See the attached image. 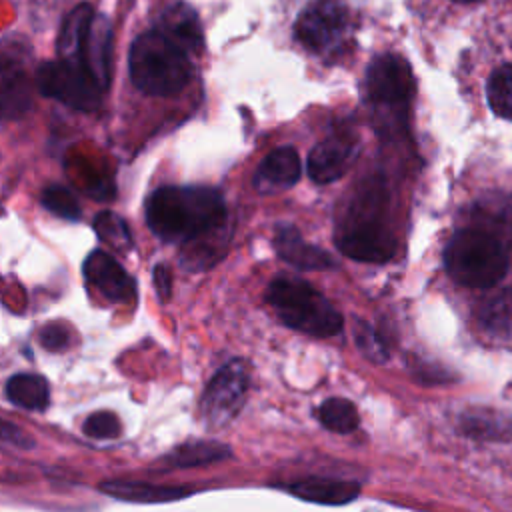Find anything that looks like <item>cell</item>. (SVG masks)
I'll return each instance as SVG.
<instances>
[{
    "label": "cell",
    "mask_w": 512,
    "mask_h": 512,
    "mask_svg": "<svg viewBox=\"0 0 512 512\" xmlns=\"http://www.w3.org/2000/svg\"><path fill=\"white\" fill-rule=\"evenodd\" d=\"M154 284H156V290H158L160 298L166 300V298L170 296V286H172V282H170V270H168L164 264H158V266L154 268Z\"/></svg>",
    "instance_id": "32"
},
{
    "label": "cell",
    "mask_w": 512,
    "mask_h": 512,
    "mask_svg": "<svg viewBox=\"0 0 512 512\" xmlns=\"http://www.w3.org/2000/svg\"><path fill=\"white\" fill-rule=\"evenodd\" d=\"M286 490L306 502L342 506L352 502L360 494V482L332 480V478H306L286 486Z\"/></svg>",
    "instance_id": "16"
},
{
    "label": "cell",
    "mask_w": 512,
    "mask_h": 512,
    "mask_svg": "<svg viewBox=\"0 0 512 512\" xmlns=\"http://www.w3.org/2000/svg\"><path fill=\"white\" fill-rule=\"evenodd\" d=\"M128 66L134 86L150 96L180 92L192 74L188 54L158 30L144 32L134 40Z\"/></svg>",
    "instance_id": "3"
},
{
    "label": "cell",
    "mask_w": 512,
    "mask_h": 512,
    "mask_svg": "<svg viewBox=\"0 0 512 512\" xmlns=\"http://www.w3.org/2000/svg\"><path fill=\"white\" fill-rule=\"evenodd\" d=\"M488 104L500 118L512 120V64L498 66L488 80Z\"/></svg>",
    "instance_id": "24"
},
{
    "label": "cell",
    "mask_w": 512,
    "mask_h": 512,
    "mask_svg": "<svg viewBox=\"0 0 512 512\" xmlns=\"http://www.w3.org/2000/svg\"><path fill=\"white\" fill-rule=\"evenodd\" d=\"M100 490L112 498L124 502H138V504H158V502H172L186 498L192 490L180 486H156L148 482H134V480H106L100 484Z\"/></svg>",
    "instance_id": "18"
},
{
    "label": "cell",
    "mask_w": 512,
    "mask_h": 512,
    "mask_svg": "<svg viewBox=\"0 0 512 512\" xmlns=\"http://www.w3.org/2000/svg\"><path fill=\"white\" fill-rule=\"evenodd\" d=\"M230 456L228 446L220 444V442H212V440H194V442H186L178 448H174L164 460L170 466H202V464H212V462H220L224 458Z\"/></svg>",
    "instance_id": "21"
},
{
    "label": "cell",
    "mask_w": 512,
    "mask_h": 512,
    "mask_svg": "<svg viewBox=\"0 0 512 512\" xmlns=\"http://www.w3.org/2000/svg\"><path fill=\"white\" fill-rule=\"evenodd\" d=\"M112 24L104 14H94L82 44V64L104 92L110 86Z\"/></svg>",
    "instance_id": "13"
},
{
    "label": "cell",
    "mask_w": 512,
    "mask_h": 512,
    "mask_svg": "<svg viewBox=\"0 0 512 512\" xmlns=\"http://www.w3.org/2000/svg\"><path fill=\"white\" fill-rule=\"evenodd\" d=\"M36 88L72 108L90 112L100 106L102 90L82 64L62 60L42 62L34 72Z\"/></svg>",
    "instance_id": "6"
},
{
    "label": "cell",
    "mask_w": 512,
    "mask_h": 512,
    "mask_svg": "<svg viewBox=\"0 0 512 512\" xmlns=\"http://www.w3.org/2000/svg\"><path fill=\"white\" fill-rule=\"evenodd\" d=\"M300 178V158L292 146L272 150L258 166L254 186L260 192H278L290 188Z\"/></svg>",
    "instance_id": "14"
},
{
    "label": "cell",
    "mask_w": 512,
    "mask_h": 512,
    "mask_svg": "<svg viewBox=\"0 0 512 512\" xmlns=\"http://www.w3.org/2000/svg\"><path fill=\"white\" fill-rule=\"evenodd\" d=\"M160 34L182 48L186 54L202 48V28L196 12L186 4H174L160 16Z\"/></svg>",
    "instance_id": "17"
},
{
    "label": "cell",
    "mask_w": 512,
    "mask_h": 512,
    "mask_svg": "<svg viewBox=\"0 0 512 512\" xmlns=\"http://www.w3.org/2000/svg\"><path fill=\"white\" fill-rule=\"evenodd\" d=\"M480 220V230L492 234L494 238H498L502 244L506 240H512V204H502L496 208H488L478 216Z\"/></svg>",
    "instance_id": "26"
},
{
    "label": "cell",
    "mask_w": 512,
    "mask_h": 512,
    "mask_svg": "<svg viewBox=\"0 0 512 512\" xmlns=\"http://www.w3.org/2000/svg\"><path fill=\"white\" fill-rule=\"evenodd\" d=\"M68 330L62 324H48L40 332V342L48 350H62L68 346Z\"/></svg>",
    "instance_id": "31"
},
{
    "label": "cell",
    "mask_w": 512,
    "mask_h": 512,
    "mask_svg": "<svg viewBox=\"0 0 512 512\" xmlns=\"http://www.w3.org/2000/svg\"><path fill=\"white\" fill-rule=\"evenodd\" d=\"M462 430L468 436L484 440H504L512 436V422L494 410H472L462 418Z\"/></svg>",
    "instance_id": "22"
},
{
    "label": "cell",
    "mask_w": 512,
    "mask_h": 512,
    "mask_svg": "<svg viewBox=\"0 0 512 512\" xmlns=\"http://www.w3.org/2000/svg\"><path fill=\"white\" fill-rule=\"evenodd\" d=\"M354 336H356L358 348H360L370 360L382 362V360L388 356L386 346H384V342L380 340L378 332H376L372 326H368L366 322H356Z\"/></svg>",
    "instance_id": "29"
},
{
    "label": "cell",
    "mask_w": 512,
    "mask_h": 512,
    "mask_svg": "<svg viewBox=\"0 0 512 512\" xmlns=\"http://www.w3.org/2000/svg\"><path fill=\"white\" fill-rule=\"evenodd\" d=\"M16 42L0 46V120H18L32 106V76Z\"/></svg>",
    "instance_id": "9"
},
{
    "label": "cell",
    "mask_w": 512,
    "mask_h": 512,
    "mask_svg": "<svg viewBox=\"0 0 512 512\" xmlns=\"http://www.w3.org/2000/svg\"><path fill=\"white\" fill-rule=\"evenodd\" d=\"M356 140L348 134H334L318 142L308 156V174L318 184L338 180L356 156Z\"/></svg>",
    "instance_id": "11"
},
{
    "label": "cell",
    "mask_w": 512,
    "mask_h": 512,
    "mask_svg": "<svg viewBox=\"0 0 512 512\" xmlns=\"http://www.w3.org/2000/svg\"><path fill=\"white\" fill-rule=\"evenodd\" d=\"M450 278L468 288H490L508 272L506 246L480 228L456 232L444 250Z\"/></svg>",
    "instance_id": "5"
},
{
    "label": "cell",
    "mask_w": 512,
    "mask_h": 512,
    "mask_svg": "<svg viewBox=\"0 0 512 512\" xmlns=\"http://www.w3.org/2000/svg\"><path fill=\"white\" fill-rule=\"evenodd\" d=\"M386 190L378 180L364 182L336 232V246L352 260L386 262L396 254L394 232L384 220Z\"/></svg>",
    "instance_id": "2"
},
{
    "label": "cell",
    "mask_w": 512,
    "mask_h": 512,
    "mask_svg": "<svg viewBox=\"0 0 512 512\" xmlns=\"http://www.w3.org/2000/svg\"><path fill=\"white\" fill-rule=\"evenodd\" d=\"M86 280L108 300L128 302L136 294L132 276L104 250H94L84 262Z\"/></svg>",
    "instance_id": "12"
},
{
    "label": "cell",
    "mask_w": 512,
    "mask_h": 512,
    "mask_svg": "<svg viewBox=\"0 0 512 512\" xmlns=\"http://www.w3.org/2000/svg\"><path fill=\"white\" fill-rule=\"evenodd\" d=\"M6 396L12 404L26 410H44L48 406V382L38 374H16L6 384Z\"/></svg>",
    "instance_id": "20"
},
{
    "label": "cell",
    "mask_w": 512,
    "mask_h": 512,
    "mask_svg": "<svg viewBox=\"0 0 512 512\" xmlns=\"http://www.w3.org/2000/svg\"><path fill=\"white\" fill-rule=\"evenodd\" d=\"M94 228H96L102 242L112 244L118 250H126V248L132 246L130 230L118 214H112V212L98 214L96 220H94Z\"/></svg>",
    "instance_id": "25"
},
{
    "label": "cell",
    "mask_w": 512,
    "mask_h": 512,
    "mask_svg": "<svg viewBox=\"0 0 512 512\" xmlns=\"http://www.w3.org/2000/svg\"><path fill=\"white\" fill-rule=\"evenodd\" d=\"M348 12L340 0H312L294 24V36L314 52H328L342 42Z\"/></svg>",
    "instance_id": "8"
},
{
    "label": "cell",
    "mask_w": 512,
    "mask_h": 512,
    "mask_svg": "<svg viewBox=\"0 0 512 512\" xmlns=\"http://www.w3.org/2000/svg\"><path fill=\"white\" fill-rule=\"evenodd\" d=\"M250 386L248 366L242 360L224 364L204 390L200 402V416L208 428H222L230 424L246 404Z\"/></svg>",
    "instance_id": "7"
},
{
    "label": "cell",
    "mask_w": 512,
    "mask_h": 512,
    "mask_svg": "<svg viewBox=\"0 0 512 512\" xmlns=\"http://www.w3.org/2000/svg\"><path fill=\"white\" fill-rule=\"evenodd\" d=\"M42 204L44 208H48L52 214L66 218V220H78L80 218V204L74 198V194L64 188V186H48L42 192Z\"/></svg>",
    "instance_id": "27"
},
{
    "label": "cell",
    "mask_w": 512,
    "mask_h": 512,
    "mask_svg": "<svg viewBox=\"0 0 512 512\" xmlns=\"http://www.w3.org/2000/svg\"><path fill=\"white\" fill-rule=\"evenodd\" d=\"M226 218L218 190L208 186H164L146 202L150 230L166 242H188L216 230Z\"/></svg>",
    "instance_id": "1"
},
{
    "label": "cell",
    "mask_w": 512,
    "mask_h": 512,
    "mask_svg": "<svg viewBox=\"0 0 512 512\" xmlns=\"http://www.w3.org/2000/svg\"><path fill=\"white\" fill-rule=\"evenodd\" d=\"M366 92L374 104L402 106L414 94V74L410 64L398 54L376 56L366 70Z\"/></svg>",
    "instance_id": "10"
},
{
    "label": "cell",
    "mask_w": 512,
    "mask_h": 512,
    "mask_svg": "<svg viewBox=\"0 0 512 512\" xmlns=\"http://www.w3.org/2000/svg\"><path fill=\"white\" fill-rule=\"evenodd\" d=\"M454 2H462V4H466V2H478V0H454Z\"/></svg>",
    "instance_id": "33"
},
{
    "label": "cell",
    "mask_w": 512,
    "mask_h": 512,
    "mask_svg": "<svg viewBox=\"0 0 512 512\" xmlns=\"http://www.w3.org/2000/svg\"><path fill=\"white\" fill-rule=\"evenodd\" d=\"M266 300L286 326L308 336L328 338L342 330V316L332 302L300 278H274Z\"/></svg>",
    "instance_id": "4"
},
{
    "label": "cell",
    "mask_w": 512,
    "mask_h": 512,
    "mask_svg": "<svg viewBox=\"0 0 512 512\" xmlns=\"http://www.w3.org/2000/svg\"><path fill=\"white\" fill-rule=\"evenodd\" d=\"M318 420L324 428L338 432V434H348V432L356 430L360 424L356 406L346 398L324 400L318 408Z\"/></svg>",
    "instance_id": "23"
},
{
    "label": "cell",
    "mask_w": 512,
    "mask_h": 512,
    "mask_svg": "<svg viewBox=\"0 0 512 512\" xmlns=\"http://www.w3.org/2000/svg\"><path fill=\"white\" fill-rule=\"evenodd\" d=\"M82 430L90 438L110 440L122 432V424H120L118 416L112 412H94L84 420Z\"/></svg>",
    "instance_id": "28"
},
{
    "label": "cell",
    "mask_w": 512,
    "mask_h": 512,
    "mask_svg": "<svg viewBox=\"0 0 512 512\" xmlns=\"http://www.w3.org/2000/svg\"><path fill=\"white\" fill-rule=\"evenodd\" d=\"M92 18H94V10L90 4L76 6L64 18L60 36H58V60L70 62V64H82V44Z\"/></svg>",
    "instance_id": "19"
},
{
    "label": "cell",
    "mask_w": 512,
    "mask_h": 512,
    "mask_svg": "<svg viewBox=\"0 0 512 512\" xmlns=\"http://www.w3.org/2000/svg\"><path fill=\"white\" fill-rule=\"evenodd\" d=\"M274 246H276V252L282 260H286L292 266L302 268V270H326L334 264L330 254H326L318 246H312V244L304 242L300 238L298 230L292 228V226L280 224L276 228Z\"/></svg>",
    "instance_id": "15"
},
{
    "label": "cell",
    "mask_w": 512,
    "mask_h": 512,
    "mask_svg": "<svg viewBox=\"0 0 512 512\" xmlns=\"http://www.w3.org/2000/svg\"><path fill=\"white\" fill-rule=\"evenodd\" d=\"M34 446V438H30L22 428L16 424L0 418V448H16L28 450Z\"/></svg>",
    "instance_id": "30"
}]
</instances>
